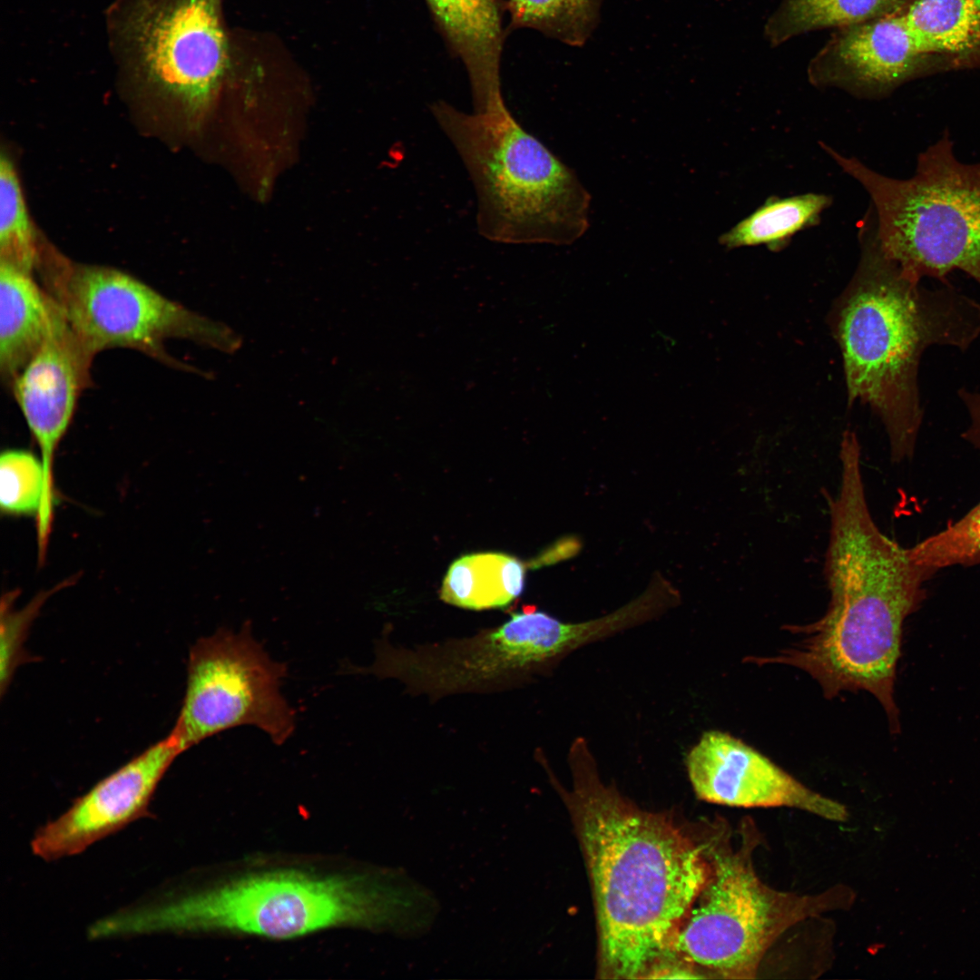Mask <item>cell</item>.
<instances>
[{
    "label": "cell",
    "mask_w": 980,
    "mask_h": 980,
    "mask_svg": "<svg viewBox=\"0 0 980 980\" xmlns=\"http://www.w3.org/2000/svg\"><path fill=\"white\" fill-rule=\"evenodd\" d=\"M968 414V425L962 437L980 451V393L970 391L963 397Z\"/></svg>",
    "instance_id": "cell-27"
},
{
    "label": "cell",
    "mask_w": 980,
    "mask_h": 980,
    "mask_svg": "<svg viewBox=\"0 0 980 980\" xmlns=\"http://www.w3.org/2000/svg\"><path fill=\"white\" fill-rule=\"evenodd\" d=\"M902 9L839 28L811 59L809 80L817 85L879 94L916 74L927 54Z\"/></svg>",
    "instance_id": "cell-15"
},
{
    "label": "cell",
    "mask_w": 980,
    "mask_h": 980,
    "mask_svg": "<svg viewBox=\"0 0 980 980\" xmlns=\"http://www.w3.org/2000/svg\"><path fill=\"white\" fill-rule=\"evenodd\" d=\"M524 566L504 554L462 556L449 567L440 597L449 604L471 610L506 606L524 588Z\"/></svg>",
    "instance_id": "cell-18"
},
{
    "label": "cell",
    "mask_w": 980,
    "mask_h": 980,
    "mask_svg": "<svg viewBox=\"0 0 980 980\" xmlns=\"http://www.w3.org/2000/svg\"><path fill=\"white\" fill-rule=\"evenodd\" d=\"M696 796L735 808L788 807L841 822L848 811L840 802L804 785L742 740L719 730L702 733L685 757Z\"/></svg>",
    "instance_id": "cell-12"
},
{
    "label": "cell",
    "mask_w": 980,
    "mask_h": 980,
    "mask_svg": "<svg viewBox=\"0 0 980 980\" xmlns=\"http://www.w3.org/2000/svg\"><path fill=\"white\" fill-rule=\"evenodd\" d=\"M829 204L824 194L805 193L769 199L750 215L720 237L728 249L766 245L778 250L798 231L818 222Z\"/></svg>",
    "instance_id": "cell-21"
},
{
    "label": "cell",
    "mask_w": 980,
    "mask_h": 980,
    "mask_svg": "<svg viewBox=\"0 0 980 980\" xmlns=\"http://www.w3.org/2000/svg\"><path fill=\"white\" fill-rule=\"evenodd\" d=\"M468 74L475 113L505 104L500 76L504 44L499 0H426Z\"/></svg>",
    "instance_id": "cell-16"
},
{
    "label": "cell",
    "mask_w": 980,
    "mask_h": 980,
    "mask_svg": "<svg viewBox=\"0 0 980 980\" xmlns=\"http://www.w3.org/2000/svg\"><path fill=\"white\" fill-rule=\"evenodd\" d=\"M567 800L593 883L603 978H644L674 940L708 882L702 849L666 818L626 801L600 779L588 742L568 752Z\"/></svg>",
    "instance_id": "cell-1"
},
{
    "label": "cell",
    "mask_w": 980,
    "mask_h": 980,
    "mask_svg": "<svg viewBox=\"0 0 980 980\" xmlns=\"http://www.w3.org/2000/svg\"><path fill=\"white\" fill-rule=\"evenodd\" d=\"M902 12L927 55L980 51V0H910Z\"/></svg>",
    "instance_id": "cell-20"
},
{
    "label": "cell",
    "mask_w": 980,
    "mask_h": 980,
    "mask_svg": "<svg viewBox=\"0 0 980 980\" xmlns=\"http://www.w3.org/2000/svg\"><path fill=\"white\" fill-rule=\"evenodd\" d=\"M221 0H116L108 14L114 58L188 114L209 105L230 65Z\"/></svg>",
    "instance_id": "cell-9"
},
{
    "label": "cell",
    "mask_w": 980,
    "mask_h": 980,
    "mask_svg": "<svg viewBox=\"0 0 980 980\" xmlns=\"http://www.w3.org/2000/svg\"><path fill=\"white\" fill-rule=\"evenodd\" d=\"M181 753L171 734L150 746L38 828L31 842L34 854L44 860L79 854L144 817L160 781Z\"/></svg>",
    "instance_id": "cell-13"
},
{
    "label": "cell",
    "mask_w": 980,
    "mask_h": 980,
    "mask_svg": "<svg viewBox=\"0 0 980 980\" xmlns=\"http://www.w3.org/2000/svg\"><path fill=\"white\" fill-rule=\"evenodd\" d=\"M822 147L868 192L877 219L875 240L905 275L946 283L960 270L980 285V162L957 160L948 132L919 154L915 174L905 180Z\"/></svg>",
    "instance_id": "cell-5"
},
{
    "label": "cell",
    "mask_w": 980,
    "mask_h": 980,
    "mask_svg": "<svg viewBox=\"0 0 980 980\" xmlns=\"http://www.w3.org/2000/svg\"><path fill=\"white\" fill-rule=\"evenodd\" d=\"M840 485L828 498L830 528L824 574L830 593L825 614L807 625L785 626L804 635L770 657H749L760 665L783 664L810 675L828 699L865 691L885 710L899 732L894 689L902 628L925 598L932 575L884 534L869 512L860 459L840 461Z\"/></svg>",
    "instance_id": "cell-2"
},
{
    "label": "cell",
    "mask_w": 980,
    "mask_h": 980,
    "mask_svg": "<svg viewBox=\"0 0 980 980\" xmlns=\"http://www.w3.org/2000/svg\"><path fill=\"white\" fill-rule=\"evenodd\" d=\"M909 553L931 575L950 566L980 564V503L956 523L910 547Z\"/></svg>",
    "instance_id": "cell-25"
},
{
    "label": "cell",
    "mask_w": 980,
    "mask_h": 980,
    "mask_svg": "<svg viewBox=\"0 0 980 980\" xmlns=\"http://www.w3.org/2000/svg\"><path fill=\"white\" fill-rule=\"evenodd\" d=\"M755 842L748 833L737 851L710 850V878L671 947L722 978H755L766 953L788 929L853 901L845 886L800 895L766 885L752 865Z\"/></svg>",
    "instance_id": "cell-8"
},
{
    "label": "cell",
    "mask_w": 980,
    "mask_h": 980,
    "mask_svg": "<svg viewBox=\"0 0 980 980\" xmlns=\"http://www.w3.org/2000/svg\"><path fill=\"white\" fill-rule=\"evenodd\" d=\"M910 0H782L764 26V36L778 46L802 34L838 29L879 18L904 8Z\"/></svg>",
    "instance_id": "cell-19"
},
{
    "label": "cell",
    "mask_w": 980,
    "mask_h": 980,
    "mask_svg": "<svg viewBox=\"0 0 980 980\" xmlns=\"http://www.w3.org/2000/svg\"><path fill=\"white\" fill-rule=\"evenodd\" d=\"M41 458L23 449H8L0 456V508L8 516L34 515L38 562H44L54 521Z\"/></svg>",
    "instance_id": "cell-22"
},
{
    "label": "cell",
    "mask_w": 980,
    "mask_h": 980,
    "mask_svg": "<svg viewBox=\"0 0 980 980\" xmlns=\"http://www.w3.org/2000/svg\"><path fill=\"white\" fill-rule=\"evenodd\" d=\"M284 663L270 658L252 636L222 628L196 641L189 653L185 694L170 734L181 752L224 730L250 725L283 744L295 712L280 692Z\"/></svg>",
    "instance_id": "cell-11"
},
{
    "label": "cell",
    "mask_w": 980,
    "mask_h": 980,
    "mask_svg": "<svg viewBox=\"0 0 980 980\" xmlns=\"http://www.w3.org/2000/svg\"><path fill=\"white\" fill-rule=\"evenodd\" d=\"M380 893L358 877L281 870L246 876L170 900L124 910L122 930L223 931L274 939L377 922Z\"/></svg>",
    "instance_id": "cell-6"
},
{
    "label": "cell",
    "mask_w": 980,
    "mask_h": 980,
    "mask_svg": "<svg viewBox=\"0 0 980 980\" xmlns=\"http://www.w3.org/2000/svg\"><path fill=\"white\" fill-rule=\"evenodd\" d=\"M0 254L1 261L31 273L40 260L19 180L5 154L0 162Z\"/></svg>",
    "instance_id": "cell-24"
},
{
    "label": "cell",
    "mask_w": 980,
    "mask_h": 980,
    "mask_svg": "<svg viewBox=\"0 0 980 980\" xmlns=\"http://www.w3.org/2000/svg\"><path fill=\"white\" fill-rule=\"evenodd\" d=\"M57 591L42 593L21 610L13 608L15 592L3 597L1 603V691L8 685L15 667L23 659L22 645L29 626L39 612L40 607L50 593Z\"/></svg>",
    "instance_id": "cell-26"
},
{
    "label": "cell",
    "mask_w": 980,
    "mask_h": 980,
    "mask_svg": "<svg viewBox=\"0 0 980 980\" xmlns=\"http://www.w3.org/2000/svg\"><path fill=\"white\" fill-rule=\"evenodd\" d=\"M429 111L471 178L483 237L506 244L562 245L586 232L589 192L507 106L467 113L436 101Z\"/></svg>",
    "instance_id": "cell-4"
},
{
    "label": "cell",
    "mask_w": 980,
    "mask_h": 980,
    "mask_svg": "<svg viewBox=\"0 0 980 980\" xmlns=\"http://www.w3.org/2000/svg\"><path fill=\"white\" fill-rule=\"evenodd\" d=\"M601 0H505L514 28L536 29L564 43L579 44L594 25Z\"/></svg>",
    "instance_id": "cell-23"
},
{
    "label": "cell",
    "mask_w": 980,
    "mask_h": 980,
    "mask_svg": "<svg viewBox=\"0 0 980 980\" xmlns=\"http://www.w3.org/2000/svg\"><path fill=\"white\" fill-rule=\"evenodd\" d=\"M42 276L43 288L93 358L105 349L125 348L167 359L163 344L172 338L224 351L240 346L239 338L224 325L121 270L54 258L43 267Z\"/></svg>",
    "instance_id": "cell-10"
},
{
    "label": "cell",
    "mask_w": 980,
    "mask_h": 980,
    "mask_svg": "<svg viewBox=\"0 0 980 980\" xmlns=\"http://www.w3.org/2000/svg\"><path fill=\"white\" fill-rule=\"evenodd\" d=\"M848 401L882 421L895 463L914 456L923 420L917 373L931 346L962 350L980 336V304L947 285L923 287L887 259L874 237L833 317Z\"/></svg>",
    "instance_id": "cell-3"
},
{
    "label": "cell",
    "mask_w": 980,
    "mask_h": 980,
    "mask_svg": "<svg viewBox=\"0 0 980 980\" xmlns=\"http://www.w3.org/2000/svg\"><path fill=\"white\" fill-rule=\"evenodd\" d=\"M622 609L597 619L564 622L531 606L495 628L461 639L405 648L376 644L369 667L354 672L392 678L412 694L446 695L507 690L530 681L575 650L628 629Z\"/></svg>",
    "instance_id": "cell-7"
},
{
    "label": "cell",
    "mask_w": 980,
    "mask_h": 980,
    "mask_svg": "<svg viewBox=\"0 0 980 980\" xmlns=\"http://www.w3.org/2000/svg\"><path fill=\"white\" fill-rule=\"evenodd\" d=\"M93 359L55 303L45 338L10 386L40 450L54 502V454L89 385Z\"/></svg>",
    "instance_id": "cell-14"
},
{
    "label": "cell",
    "mask_w": 980,
    "mask_h": 980,
    "mask_svg": "<svg viewBox=\"0 0 980 980\" xmlns=\"http://www.w3.org/2000/svg\"><path fill=\"white\" fill-rule=\"evenodd\" d=\"M54 309L31 272L0 260V370L9 387L45 338Z\"/></svg>",
    "instance_id": "cell-17"
}]
</instances>
